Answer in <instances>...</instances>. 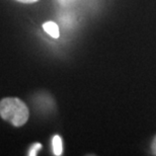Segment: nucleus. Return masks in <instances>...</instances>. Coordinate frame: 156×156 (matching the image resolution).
Returning a JSON list of instances; mask_svg holds the SVG:
<instances>
[{
  "label": "nucleus",
  "instance_id": "nucleus-7",
  "mask_svg": "<svg viewBox=\"0 0 156 156\" xmlns=\"http://www.w3.org/2000/svg\"><path fill=\"white\" fill-rule=\"evenodd\" d=\"M152 148H153L154 154H156V137H155V139H154V141H153V145H152Z\"/></svg>",
  "mask_w": 156,
  "mask_h": 156
},
{
  "label": "nucleus",
  "instance_id": "nucleus-2",
  "mask_svg": "<svg viewBox=\"0 0 156 156\" xmlns=\"http://www.w3.org/2000/svg\"><path fill=\"white\" fill-rule=\"evenodd\" d=\"M44 30L52 37L54 39H58L60 36V32H59V27L58 24L54 23V21H47L43 24Z\"/></svg>",
  "mask_w": 156,
  "mask_h": 156
},
{
  "label": "nucleus",
  "instance_id": "nucleus-1",
  "mask_svg": "<svg viewBox=\"0 0 156 156\" xmlns=\"http://www.w3.org/2000/svg\"><path fill=\"white\" fill-rule=\"evenodd\" d=\"M0 116L14 127H21L27 123L30 112L27 105L17 98H5L0 101Z\"/></svg>",
  "mask_w": 156,
  "mask_h": 156
},
{
  "label": "nucleus",
  "instance_id": "nucleus-5",
  "mask_svg": "<svg viewBox=\"0 0 156 156\" xmlns=\"http://www.w3.org/2000/svg\"><path fill=\"white\" fill-rule=\"evenodd\" d=\"M73 0H58V2L62 5H68L70 2H72Z\"/></svg>",
  "mask_w": 156,
  "mask_h": 156
},
{
  "label": "nucleus",
  "instance_id": "nucleus-3",
  "mask_svg": "<svg viewBox=\"0 0 156 156\" xmlns=\"http://www.w3.org/2000/svg\"><path fill=\"white\" fill-rule=\"evenodd\" d=\"M52 146H53V152L55 155H61L63 152V144H62V139L60 138V136L56 135L53 138L52 141Z\"/></svg>",
  "mask_w": 156,
  "mask_h": 156
},
{
  "label": "nucleus",
  "instance_id": "nucleus-4",
  "mask_svg": "<svg viewBox=\"0 0 156 156\" xmlns=\"http://www.w3.org/2000/svg\"><path fill=\"white\" fill-rule=\"evenodd\" d=\"M40 149H42V144H40V143H35V144H34L32 147H30L29 155L30 156L37 155V153H38V151L40 150Z\"/></svg>",
  "mask_w": 156,
  "mask_h": 156
},
{
  "label": "nucleus",
  "instance_id": "nucleus-6",
  "mask_svg": "<svg viewBox=\"0 0 156 156\" xmlns=\"http://www.w3.org/2000/svg\"><path fill=\"white\" fill-rule=\"evenodd\" d=\"M17 1H20L21 3H35L37 1H39V0H17Z\"/></svg>",
  "mask_w": 156,
  "mask_h": 156
}]
</instances>
